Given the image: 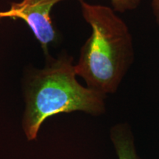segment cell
<instances>
[{"instance_id":"cell-6","label":"cell","mask_w":159,"mask_h":159,"mask_svg":"<svg viewBox=\"0 0 159 159\" xmlns=\"http://www.w3.org/2000/svg\"><path fill=\"white\" fill-rule=\"evenodd\" d=\"M152 6L154 14L159 25V0H152Z\"/></svg>"},{"instance_id":"cell-3","label":"cell","mask_w":159,"mask_h":159,"mask_svg":"<svg viewBox=\"0 0 159 159\" xmlns=\"http://www.w3.org/2000/svg\"><path fill=\"white\" fill-rule=\"evenodd\" d=\"M63 0H22L13 2L8 10L0 11V19L23 20L39 41L45 54H47L48 46L54 42L57 37L50 12L55 4Z\"/></svg>"},{"instance_id":"cell-2","label":"cell","mask_w":159,"mask_h":159,"mask_svg":"<svg viewBox=\"0 0 159 159\" xmlns=\"http://www.w3.org/2000/svg\"><path fill=\"white\" fill-rule=\"evenodd\" d=\"M73 60L68 55L52 59L30 77L25 88L26 108L22 128L27 139H36L46 119L62 113L83 111L100 115L105 111V96L76 78Z\"/></svg>"},{"instance_id":"cell-1","label":"cell","mask_w":159,"mask_h":159,"mask_svg":"<svg viewBox=\"0 0 159 159\" xmlns=\"http://www.w3.org/2000/svg\"><path fill=\"white\" fill-rule=\"evenodd\" d=\"M82 14L91 35L75 66L87 87L106 96L116 92L134 61L132 36L128 26L107 6L81 1Z\"/></svg>"},{"instance_id":"cell-4","label":"cell","mask_w":159,"mask_h":159,"mask_svg":"<svg viewBox=\"0 0 159 159\" xmlns=\"http://www.w3.org/2000/svg\"><path fill=\"white\" fill-rule=\"evenodd\" d=\"M111 138L118 159H139L134 136L129 125L126 124L115 125L111 129Z\"/></svg>"},{"instance_id":"cell-5","label":"cell","mask_w":159,"mask_h":159,"mask_svg":"<svg viewBox=\"0 0 159 159\" xmlns=\"http://www.w3.org/2000/svg\"><path fill=\"white\" fill-rule=\"evenodd\" d=\"M111 2L114 11L120 13L136 9L140 3V0H111Z\"/></svg>"}]
</instances>
